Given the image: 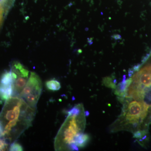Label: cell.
Listing matches in <instances>:
<instances>
[{"label": "cell", "mask_w": 151, "mask_h": 151, "mask_svg": "<svg viewBox=\"0 0 151 151\" xmlns=\"http://www.w3.org/2000/svg\"><path fill=\"white\" fill-rule=\"evenodd\" d=\"M35 110L19 97H11L7 100L0 116V122L4 128L3 137L9 136L11 132L20 123L29 127Z\"/></svg>", "instance_id": "1"}, {"label": "cell", "mask_w": 151, "mask_h": 151, "mask_svg": "<svg viewBox=\"0 0 151 151\" xmlns=\"http://www.w3.org/2000/svg\"><path fill=\"white\" fill-rule=\"evenodd\" d=\"M149 105L142 101L131 102L126 110V120L127 123L137 126L140 121L142 122L148 113Z\"/></svg>", "instance_id": "2"}, {"label": "cell", "mask_w": 151, "mask_h": 151, "mask_svg": "<svg viewBox=\"0 0 151 151\" xmlns=\"http://www.w3.org/2000/svg\"><path fill=\"white\" fill-rule=\"evenodd\" d=\"M42 90V83L40 78L35 73L31 72L30 77L19 97L24 98L28 95H34L40 97Z\"/></svg>", "instance_id": "3"}, {"label": "cell", "mask_w": 151, "mask_h": 151, "mask_svg": "<svg viewBox=\"0 0 151 151\" xmlns=\"http://www.w3.org/2000/svg\"><path fill=\"white\" fill-rule=\"evenodd\" d=\"M70 116V121L68 122V126L65 128L63 132V134L58 135L57 136L62 135L60 137L62 138L63 142L70 145L71 143H73V139L80 131V129L77 124L76 120V116Z\"/></svg>", "instance_id": "4"}, {"label": "cell", "mask_w": 151, "mask_h": 151, "mask_svg": "<svg viewBox=\"0 0 151 151\" xmlns=\"http://www.w3.org/2000/svg\"><path fill=\"white\" fill-rule=\"evenodd\" d=\"M132 76V83L145 87L151 86V64L146 65Z\"/></svg>", "instance_id": "5"}, {"label": "cell", "mask_w": 151, "mask_h": 151, "mask_svg": "<svg viewBox=\"0 0 151 151\" xmlns=\"http://www.w3.org/2000/svg\"><path fill=\"white\" fill-rule=\"evenodd\" d=\"M126 78V76L124 75L123 80L118 84L117 89L115 91V94L116 95L121 97L126 96L128 87L132 83V78H129L127 80Z\"/></svg>", "instance_id": "6"}, {"label": "cell", "mask_w": 151, "mask_h": 151, "mask_svg": "<svg viewBox=\"0 0 151 151\" xmlns=\"http://www.w3.org/2000/svg\"><path fill=\"white\" fill-rule=\"evenodd\" d=\"M27 78L18 76L17 78L15 80L13 84L14 89L13 95L19 96L27 83Z\"/></svg>", "instance_id": "7"}, {"label": "cell", "mask_w": 151, "mask_h": 151, "mask_svg": "<svg viewBox=\"0 0 151 151\" xmlns=\"http://www.w3.org/2000/svg\"><path fill=\"white\" fill-rule=\"evenodd\" d=\"M19 76H22L25 78H28L29 71L19 62H14L13 63L12 68L11 69Z\"/></svg>", "instance_id": "8"}, {"label": "cell", "mask_w": 151, "mask_h": 151, "mask_svg": "<svg viewBox=\"0 0 151 151\" xmlns=\"http://www.w3.org/2000/svg\"><path fill=\"white\" fill-rule=\"evenodd\" d=\"M13 86H5L0 84V98L3 100H8L13 94Z\"/></svg>", "instance_id": "9"}, {"label": "cell", "mask_w": 151, "mask_h": 151, "mask_svg": "<svg viewBox=\"0 0 151 151\" xmlns=\"http://www.w3.org/2000/svg\"><path fill=\"white\" fill-rule=\"evenodd\" d=\"M89 139V137L86 134L78 133L74 137L73 143L80 147H83L86 145Z\"/></svg>", "instance_id": "10"}, {"label": "cell", "mask_w": 151, "mask_h": 151, "mask_svg": "<svg viewBox=\"0 0 151 151\" xmlns=\"http://www.w3.org/2000/svg\"><path fill=\"white\" fill-rule=\"evenodd\" d=\"M14 81V79L13 76L12 70L4 72L0 77V84L5 86L12 85Z\"/></svg>", "instance_id": "11"}, {"label": "cell", "mask_w": 151, "mask_h": 151, "mask_svg": "<svg viewBox=\"0 0 151 151\" xmlns=\"http://www.w3.org/2000/svg\"><path fill=\"white\" fill-rule=\"evenodd\" d=\"M45 86L47 89L51 91H58L61 88L60 83L55 79H52L47 81Z\"/></svg>", "instance_id": "12"}, {"label": "cell", "mask_w": 151, "mask_h": 151, "mask_svg": "<svg viewBox=\"0 0 151 151\" xmlns=\"http://www.w3.org/2000/svg\"><path fill=\"white\" fill-rule=\"evenodd\" d=\"M103 83L104 85L107 87L112 89H115L116 88V85L114 81H112V79L110 77H107L104 78L103 80Z\"/></svg>", "instance_id": "13"}, {"label": "cell", "mask_w": 151, "mask_h": 151, "mask_svg": "<svg viewBox=\"0 0 151 151\" xmlns=\"http://www.w3.org/2000/svg\"><path fill=\"white\" fill-rule=\"evenodd\" d=\"M81 113V110L77 106L73 107L67 112L68 116H78Z\"/></svg>", "instance_id": "14"}, {"label": "cell", "mask_w": 151, "mask_h": 151, "mask_svg": "<svg viewBox=\"0 0 151 151\" xmlns=\"http://www.w3.org/2000/svg\"><path fill=\"white\" fill-rule=\"evenodd\" d=\"M23 150V148L21 145L18 143H13L11 145L9 148V151H22Z\"/></svg>", "instance_id": "15"}, {"label": "cell", "mask_w": 151, "mask_h": 151, "mask_svg": "<svg viewBox=\"0 0 151 151\" xmlns=\"http://www.w3.org/2000/svg\"><path fill=\"white\" fill-rule=\"evenodd\" d=\"M146 132L145 131H138L134 134V137L140 139L143 135L145 134Z\"/></svg>", "instance_id": "16"}, {"label": "cell", "mask_w": 151, "mask_h": 151, "mask_svg": "<svg viewBox=\"0 0 151 151\" xmlns=\"http://www.w3.org/2000/svg\"><path fill=\"white\" fill-rule=\"evenodd\" d=\"M69 146L70 150H78V147H77V146L74 143H71Z\"/></svg>", "instance_id": "17"}, {"label": "cell", "mask_w": 151, "mask_h": 151, "mask_svg": "<svg viewBox=\"0 0 151 151\" xmlns=\"http://www.w3.org/2000/svg\"><path fill=\"white\" fill-rule=\"evenodd\" d=\"M4 9L0 7V25L2 22L3 16H4Z\"/></svg>", "instance_id": "18"}, {"label": "cell", "mask_w": 151, "mask_h": 151, "mask_svg": "<svg viewBox=\"0 0 151 151\" xmlns=\"http://www.w3.org/2000/svg\"><path fill=\"white\" fill-rule=\"evenodd\" d=\"M3 132H4V128L1 123L0 122V138L3 137Z\"/></svg>", "instance_id": "19"}, {"label": "cell", "mask_w": 151, "mask_h": 151, "mask_svg": "<svg viewBox=\"0 0 151 151\" xmlns=\"http://www.w3.org/2000/svg\"><path fill=\"white\" fill-rule=\"evenodd\" d=\"M85 116H89V112H88V111H86L85 113Z\"/></svg>", "instance_id": "20"}]
</instances>
